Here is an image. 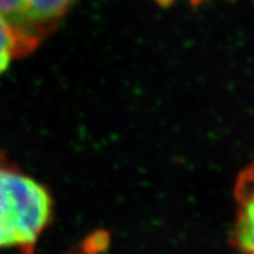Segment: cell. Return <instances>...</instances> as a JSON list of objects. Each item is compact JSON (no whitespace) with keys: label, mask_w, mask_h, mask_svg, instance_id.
I'll use <instances>...</instances> for the list:
<instances>
[{"label":"cell","mask_w":254,"mask_h":254,"mask_svg":"<svg viewBox=\"0 0 254 254\" xmlns=\"http://www.w3.org/2000/svg\"><path fill=\"white\" fill-rule=\"evenodd\" d=\"M51 217L47 188L0 157V249L33 252Z\"/></svg>","instance_id":"obj_1"},{"label":"cell","mask_w":254,"mask_h":254,"mask_svg":"<svg viewBox=\"0 0 254 254\" xmlns=\"http://www.w3.org/2000/svg\"><path fill=\"white\" fill-rule=\"evenodd\" d=\"M74 0H0V16L7 21L25 51L60 21Z\"/></svg>","instance_id":"obj_2"},{"label":"cell","mask_w":254,"mask_h":254,"mask_svg":"<svg viewBox=\"0 0 254 254\" xmlns=\"http://www.w3.org/2000/svg\"><path fill=\"white\" fill-rule=\"evenodd\" d=\"M234 244L241 254H254V164L239 178L235 190Z\"/></svg>","instance_id":"obj_3"},{"label":"cell","mask_w":254,"mask_h":254,"mask_svg":"<svg viewBox=\"0 0 254 254\" xmlns=\"http://www.w3.org/2000/svg\"><path fill=\"white\" fill-rule=\"evenodd\" d=\"M26 52L13 29L0 16V75L9 67L17 55Z\"/></svg>","instance_id":"obj_4"},{"label":"cell","mask_w":254,"mask_h":254,"mask_svg":"<svg viewBox=\"0 0 254 254\" xmlns=\"http://www.w3.org/2000/svg\"><path fill=\"white\" fill-rule=\"evenodd\" d=\"M160 3H164V4H167V3H174V1H178V0H158ZM183 1H186V3H190V4H200V3H204L205 0H183Z\"/></svg>","instance_id":"obj_5"}]
</instances>
